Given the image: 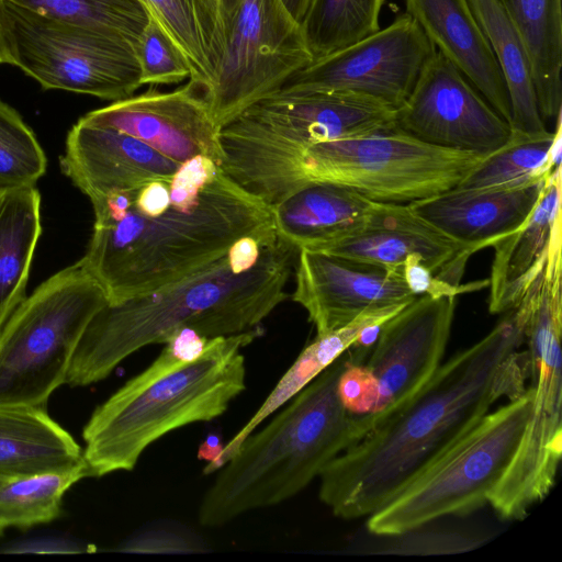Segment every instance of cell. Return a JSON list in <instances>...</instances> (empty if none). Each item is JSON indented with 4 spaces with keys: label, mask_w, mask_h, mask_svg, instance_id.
<instances>
[{
    "label": "cell",
    "mask_w": 562,
    "mask_h": 562,
    "mask_svg": "<svg viewBox=\"0 0 562 562\" xmlns=\"http://www.w3.org/2000/svg\"><path fill=\"white\" fill-rule=\"evenodd\" d=\"M533 297L526 293L487 335L440 364L409 401L326 465L318 496L335 516L372 515L494 403L526 393L529 356L520 348Z\"/></svg>",
    "instance_id": "obj_1"
},
{
    "label": "cell",
    "mask_w": 562,
    "mask_h": 562,
    "mask_svg": "<svg viewBox=\"0 0 562 562\" xmlns=\"http://www.w3.org/2000/svg\"><path fill=\"white\" fill-rule=\"evenodd\" d=\"M171 200L136 210L127 191L92 203L93 232L78 263L116 304L172 283L226 254L244 236L276 233L272 209L206 156L181 164Z\"/></svg>",
    "instance_id": "obj_2"
},
{
    "label": "cell",
    "mask_w": 562,
    "mask_h": 562,
    "mask_svg": "<svg viewBox=\"0 0 562 562\" xmlns=\"http://www.w3.org/2000/svg\"><path fill=\"white\" fill-rule=\"evenodd\" d=\"M297 249L279 235L244 236L222 257L147 294L105 304L89 322L66 383L105 379L126 357L181 327L206 338L256 328L286 297Z\"/></svg>",
    "instance_id": "obj_3"
},
{
    "label": "cell",
    "mask_w": 562,
    "mask_h": 562,
    "mask_svg": "<svg viewBox=\"0 0 562 562\" xmlns=\"http://www.w3.org/2000/svg\"><path fill=\"white\" fill-rule=\"evenodd\" d=\"M260 334L256 327L207 342L191 327L173 331L159 356L91 414L82 431L90 476L132 471L166 434L223 415L246 389L241 350Z\"/></svg>",
    "instance_id": "obj_4"
},
{
    "label": "cell",
    "mask_w": 562,
    "mask_h": 562,
    "mask_svg": "<svg viewBox=\"0 0 562 562\" xmlns=\"http://www.w3.org/2000/svg\"><path fill=\"white\" fill-rule=\"evenodd\" d=\"M348 359L347 350L216 471L199 505L202 526L220 527L293 497L373 428L372 414H351L340 401L338 380Z\"/></svg>",
    "instance_id": "obj_5"
},
{
    "label": "cell",
    "mask_w": 562,
    "mask_h": 562,
    "mask_svg": "<svg viewBox=\"0 0 562 562\" xmlns=\"http://www.w3.org/2000/svg\"><path fill=\"white\" fill-rule=\"evenodd\" d=\"M396 124V110L349 91L276 92L220 130L223 171L265 202L301 151Z\"/></svg>",
    "instance_id": "obj_6"
},
{
    "label": "cell",
    "mask_w": 562,
    "mask_h": 562,
    "mask_svg": "<svg viewBox=\"0 0 562 562\" xmlns=\"http://www.w3.org/2000/svg\"><path fill=\"white\" fill-rule=\"evenodd\" d=\"M482 157L425 143L395 124L308 146L266 202L272 206L306 184L334 183L374 201L407 204L457 187Z\"/></svg>",
    "instance_id": "obj_7"
},
{
    "label": "cell",
    "mask_w": 562,
    "mask_h": 562,
    "mask_svg": "<svg viewBox=\"0 0 562 562\" xmlns=\"http://www.w3.org/2000/svg\"><path fill=\"white\" fill-rule=\"evenodd\" d=\"M533 390L486 413L428 463L397 495L368 516L367 528L396 537L449 515L487 504L519 445L531 414Z\"/></svg>",
    "instance_id": "obj_8"
},
{
    "label": "cell",
    "mask_w": 562,
    "mask_h": 562,
    "mask_svg": "<svg viewBox=\"0 0 562 562\" xmlns=\"http://www.w3.org/2000/svg\"><path fill=\"white\" fill-rule=\"evenodd\" d=\"M105 304L78 261L25 297L0 329V406H44L66 383L82 334Z\"/></svg>",
    "instance_id": "obj_9"
},
{
    "label": "cell",
    "mask_w": 562,
    "mask_h": 562,
    "mask_svg": "<svg viewBox=\"0 0 562 562\" xmlns=\"http://www.w3.org/2000/svg\"><path fill=\"white\" fill-rule=\"evenodd\" d=\"M561 260L547 261L525 342L533 390L531 414L516 452L488 496L505 520H522L555 484L562 456Z\"/></svg>",
    "instance_id": "obj_10"
},
{
    "label": "cell",
    "mask_w": 562,
    "mask_h": 562,
    "mask_svg": "<svg viewBox=\"0 0 562 562\" xmlns=\"http://www.w3.org/2000/svg\"><path fill=\"white\" fill-rule=\"evenodd\" d=\"M1 13L12 65L43 89L114 102L142 86L139 61L128 43L3 0Z\"/></svg>",
    "instance_id": "obj_11"
},
{
    "label": "cell",
    "mask_w": 562,
    "mask_h": 562,
    "mask_svg": "<svg viewBox=\"0 0 562 562\" xmlns=\"http://www.w3.org/2000/svg\"><path fill=\"white\" fill-rule=\"evenodd\" d=\"M223 54L209 92L220 130L313 61L282 0H220Z\"/></svg>",
    "instance_id": "obj_12"
},
{
    "label": "cell",
    "mask_w": 562,
    "mask_h": 562,
    "mask_svg": "<svg viewBox=\"0 0 562 562\" xmlns=\"http://www.w3.org/2000/svg\"><path fill=\"white\" fill-rule=\"evenodd\" d=\"M436 52L418 23L405 12L385 29L313 60L278 92L349 91L397 110Z\"/></svg>",
    "instance_id": "obj_13"
},
{
    "label": "cell",
    "mask_w": 562,
    "mask_h": 562,
    "mask_svg": "<svg viewBox=\"0 0 562 562\" xmlns=\"http://www.w3.org/2000/svg\"><path fill=\"white\" fill-rule=\"evenodd\" d=\"M396 125L425 143L482 156L501 147L512 133L510 125L438 50L396 110Z\"/></svg>",
    "instance_id": "obj_14"
},
{
    "label": "cell",
    "mask_w": 562,
    "mask_h": 562,
    "mask_svg": "<svg viewBox=\"0 0 562 562\" xmlns=\"http://www.w3.org/2000/svg\"><path fill=\"white\" fill-rule=\"evenodd\" d=\"M456 296H416L381 327L364 366L376 381V424L409 401L441 364Z\"/></svg>",
    "instance_id": "obj_15"
},
{
    "label": "cell",
    "mask_w": 562,
    "mask_h": 562,
    "mask_svg": "<svg viewBox=\"0 0 562 562\" xmlns=\"http://www.w3.org/2000/svg\"><path fill=\"white\" fill-rule=\"evenodd\" d=\"M209 89L190 80L171 92L154 89L88 112L80 120L126 133L181 165L206 156L220 166V127L210 109Z\"/></svg>",
    "instance_id": "obj_16"
},
{
    "label": "cell",
    "mask_w": 562,
    "mask_h": 562,
    "mask_svg": "<svg viewBox=\"0 0 562 562\" xmlns=\"http://www.w3.org/2000/svg\"><path fill=\"white\" fill-rule=\"evenodd\" d=\"M293 301L305 308L321 336L367 311L402 306L414 295L402 271L301 248Z\"/></svg>",
    "instance_id": "obj_17"
},
{
    "label": "cell",
    "mask_w": 562,
    "mask_h": 562,
    "mask_svg": "<svg viewBox=\"0 0 562 562\" xmlns=\"http://www.w3.org/2000/svg\"><path fill=\"white\" fill-rule=\"evenodd\" d=\"M59 164L91 204L151 181L169 180L180 166L126 133L80 119L68 132Z\"/></svg>",
    "instance_id": "obj_18"
},
{
    "label": "cell",
    "mask_w": 562,
    "mask_h": 562,
    "mask_svg": "<svg viewBox=\"0 0 562 562\" xmlns=\"http://www.w3.org/2000/svg\"><path fill=\"white\" fill-rule=\"evenodd\" d=\"M305 249L398 271L415 257L441 279L473 254L415 214L408 204L400 203H387L366 226L347 236Z\"/></svg>",
    "instance_id": "obj_19"
},
{
    "label": "cell",
    "mask_w": 562,
    "mask_h": 562,
    "mask_svg": "<svg viewBox=\"0 0 562 562\" xmlns=\"http://www.w3.org/2000/svg\"><path fill=\"white\" fill-rule=\"evenodd\" d=\"M544 182L519 188L457 186L407 204L436 229L475 252L492 247L526 221Z\"/></svg>",
    "instance_id": "obj_20"
},
{
    "label": "cell",
    "mask_w": 562,
    "mask_h": 562,
    "mask_svg": "<svg viewBox=\"0 0 562 562\" xmlns=\"http://www.w3.org/2000/svg\"><path fill=\"white\" fill-rule=\"evenodd\" d=\"M406 13L510 125V99L498 63L465 0H405Z\"/></svg>",
    "instance_id": "obj_21"
},
{
    "label": "cell",
    "mask_w": 562,
    "mask_h": 562,
    "mask_svg": "<svg viewBox=\"0 0 562 562\" xmlns=\"http://www.w3.org/2000/svg\"><path fill=\"white\" fill-rule=\"evenodd\" d=\"M561 182L559 167L544 182L526 221L492 246L490 313H506L516 307L542 273L553 239L561 233Z\"/></svg>",
    "instance_id": "obj_22"
},
{
    "label": "cell",
    "mask_w": 562,
    "mask_h": 562,
    "mask_svg": "<svg viewBox=\"0 0 562 562\" xmlns=\"http://www.w3.org/2000/svg\"><path fill=\"white\" fill-rule=\"evenodd\" d=\"M386 204L344 186L311 183L292 191L271 209L278 235L299 250L362 228Z\"/></svg>",
    "instance_id": "obj_23"
},
{
    "label": "cell",
    "mask_w": 562,
    "mask_h": 562,
    "mask_svg": "<svg viewBox=\"0 0 562 562\" xmlns=\"http://www.w3.org/2000/svg\"><path fill=\"white\" fill-rule=\"evenodd\" d=\"M82 461L80 446L43 406H0V475L60 471Z\"/></svg>",
    "instance_id": "obj_24"
},
{
    "label": "cell",
    "mask_w": 562,
    "mask_h": 562,
    "mask_svg": "<svg viewBox=\"0 0 562 562\" xmlns=\"http://www.w3.org/2000/svg\"><path fill=\"white\" fill-rule=\"evenodd\" d=\"M403 306H393L367 311L347 325L327 334L317 336L299 355L295 361L281 376L250 419L229 439L213 462L207 463L203 474L209 475L221 469L236 453L243 441L270 415L301 392L318 374L347 351L359 337L363 328L371 324L384 323Z\"/></svg>",
    "instance_id": "obj_25"
},
{
    "label": "cell",
    "mask_w": 562,
    "mask_h": 562,
    "mask_svg": "<svg viewBox=\"0 0 562 562\" xmlns=\"http://www.w3.org/2000/svg\"><path fill=\"white\" fill-rule=\"evenodd\" d=\"M527 48L540 115L554 121L562 110L561 0H499Z\"/></svg>",
    "instance_id": "obj_26"
},
{
    "label": "cell",
    "mask_w": 562,
    "mask_h": 562,
    "mask_svg": "<svg viewBox=\"0 0 562 562\" xmlns=\"http://www.w3.org/2000/svg\"><path fill=\"white\" fill-rule=\"evenodd\" d=\"M41 234V194L35 186L0 190V329L25 299Z\"/></svg>",
    "instance_id": "obj_27"
},
{
    "label": "cell",
    "mask_w": 562,
    "mask_h": 562,
    "mask_svg": "<svg viewBox=\"0 0 562 562\" xmlns=\"http://www.w3.org/2000/svg\"><path fill=\"white\" fill-rule=\"evenodd\" d=\"M502 70L510 99V128L524 133L547 130L533 86L525 43L499 0H465Z\"/></svg>",
    "instance_id": "obj_28"
},
{
    "label": "cell",
    "mask_w": 562,
    "mask_h": 562,
    "mask_svg": "<svg viewBox=\"0 0 562 562\" xmlns=\"http://www.w3.org/2000/svg\"><path fill=\"white\" fill-rule=\"evenodd\" d=\"M187 59L190 80L209 92L223 54L220 0H140Z\"/></svg>",
    "instance_id": "obj_29"
},
{
    "label": "cell",
    "mask_w": 562,
    "mask_h": 562,
    "mask_svg": "<svg viewBox=\"0 0 562 562\" xmlns=\"http://www.w3.org/2000/svg\"><path fill=\"white\" fill-rule=\"evenodd\" d=\"M557 130L539 133L513 131L509 138L465 175L458 187L519 188L547 181L559 167L552 148Z\"/></svg>",
    "instance_id": "obj_30"
},
{
    "label": "cell",
    "mask_w": 562,
    "mask_h": 562,
    "mask_svg": "<svg viewBox=\"0 0 562 562\" xmlns=\"http://www.w3.org/2000/svg\"><path fill=\"white\" fill-rule=\"evenodd\" d=\"M385 0H310L301 22L313 60L350 46L380 29Z\"/></svg>",
    "instance_id": "obj_31"
},
{
    "label": "cell",
    "mask_w": 562,
    "mask_h": 562,
    "mask_svg": "<svg viewBox=\"0 0 562 562\" xmlns=\"http://www.w3.org/2000/svg\"><path fill=\"white\" fill-rule=\"evenodd\" d=\"M86 476L83 460L66 470L7 480L0 486V527L27 528L55 519L67 490Z\"/></svg>",
    "instance_id": "obj_32"
},
{
    "label": "cell",
    "mask_w": 562,
    "mask_h": 562,
    "mask_svg": "<svg viewBox=\"0 0 562 562\" xmlns=\"http://www.w3.org/2000/svg\"><path fill=\"white\" fill-rule=\"evenodd\" d=\"M124 41L136 49L149 12L140 0H3Z\"/></svg>",
    "instance_id": "obj_33"
},
{
    "label": "cell",
    "mask_w": 562,
    "mask_h": 562,
    "mask_svg": "<svg viewBox=\"0 0 562 562\" xmlns=\"http://www.w3.org/2000/svg\"><path fill=\"white\" fill-rule=\"evenodd\" d=\"M46 166L34 132L18 111L0 100V190L35 186Z\"/></svg>",
    "instance_id": "obj_34"
},
{
    "label": "cell",
    "mask_w": 562,
    "mask_h": 562,
    "mask_svg": "<svg viewBox=\"0 0 562 562\" xmlns=\"http://www.w3.org/2000/svg\"><path fill=\"white\" fill-rule=\"evenodd\" d=\"M135 52L142 85H170L190 78L187 59L151 16L140 33Z\"/></svg>",
    "instance_id": "obj_35"
},
{
    "label": "cell",
    "mask_w": 562,
    "mask_h": 562,
    "mask_svg": "<svg viewBox=\"0 0 562 562\" xmlns=\"http://www.w3.org/2000/svg\"><path fill=\"white\" fill-rule=\"evenodd\" d=\"M338 394L349 413L355 415L374 413L379 400L376 381L364 362L353 361L350 353L338 380Z\"/></svg>",
    "instance_id": "obj_36"
},
{
    "label": "cell",
    "mask_w": 562,
    "mask_h": 562,
    "mask_svg": "<svg viewBox=\"0 0 562 562\" xmlns=\"http://www.w3.org/2000/svg\"><path fill=\"white\" fill-rule=\"evenodd\" d=\"M402 273L407 288L416 296L424 294L457 296L464 291L463 288H456L439 280L427 266L415 257L407 259L402 268Z\"/></svg>",
    "instance_id": "obj_37"
},
{
    "label": "cell",
    "mask_w": 562,
    "mask_h": 562,
    "mask_svg": "<svg viewBox=\"0 0 562 562\" xmlns=\"http://www.w3.org/2000/svg\"><path fill=\"white\" fill-rule=\"evenodd\" d=\"M8 551L11 552H77L78 548H72L71 544L64 540H55V539H43V540H33L31 542H26L24 544H20V547H15Z\"/></svg>",
    "instance_id": "obj_38"
},
{
    "label": "cell",
    "mask_w": 562,
    "mask_h": 562,
    "mask_svg": "<svg viewBox=\"0 0 562 562\" xmlns=\"http://www.w3.org/2000/svg\"><path fill=\"white\" fill-rule=\"evenodd\" d=\"M225 443L218 434H210L198 449V459L213 462L220 456Z\"/></svg>",
    "instance_id": "obj_39"
},
{
    "label": "cell",
    "mask_w": 562,
    "mask_h": 562,
    "mask_svg": "<svg viewBox=\"0 0 562 562\" xmlns=\"http://www.w3.org/2000/svg\"><path fill=\"white\" fill-rule=\"evenodd\" d=\"M282 2L294 20L301 24L310 0H282Z\"/></svg>",
    "instance_id": "obj_40"
},
{
    "label": "cell",
    "mask_w": 562,
    "mask_h": 562,
    "mask_svg": "<svg viewBox=\"0 0 562 562\" xmlns=\"http://www.w3.org/2000/svg\"><path fill=\"white\" fill-rule=\"evenodd\" d=\"M1 3H2V0H0V65H3V64L12 65V59L10 56L7 37H5V32H4V27H3V22H2Z\"/></svg>",
    "instance_id": "obj_41"
},
{
    "label": "cell",
    "mask_w": 562,
    "mask_h": 562,
    "mask_svg": "<svg viewBox=\"0 0 562 562\" xmlns=\"http://www.w3.org/2000/svg\"><path fill=\"white\" fill-rule=\"evenodd\" d=\"M9 477L0 475V486L7 481Z\"/></svg>",
    "instance_id": "obj_42"
},
{
    "label": "cell",
    "mask_w": 562,
    "mask_h": 562,
    "mask_svg": "<svg viewBox=\"0 0 562 562\" xmlns=\"http://www.w3.org/2000/svg\"><path fill=\"white\" fill-rule=\"evenodd\" d=\"M2 531H3V528L0 527V535L2 533Z\"/></svg>",
    "instance_id": "obj_43"
}]
</instances>
